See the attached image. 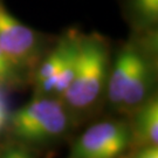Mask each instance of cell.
Here are the masks:
<instances>
[{
    "mask_svg": "<svg viewBox=\"0 0 158 158\" xmlns=\"http://www.w3.org/2000/svg\"><path fill=\"white\" fill-rule=\"evenodd\" d=\"M8 119V109H7V103L4 95L0 91V131L4 128Z\"/></svg>",
    "mask_w": 158,
    "mask_h": 158,
    "instance_id": "13",
    "label": "cell"
},
{
    "mask_svg": "<svg viewBox=\"0 0 158 158\" xmlns=\"http://www.w3.org/2000/svg\"><path fill=\"white\" fill-rule=\"evenodd\" d=\"M141 41L132 40L125 44L118 52L111 70L108 74V97L114 106H121L125 87L142 48Z\"/></svg>",
    "mask_w": 158,
    "mask_h": 158,
    "instance_id": "5",
    "label": "cell"
},
{
    "mask_svg": "<svg viewBox=\"0 0 158 158\" xmlns=\"http://www.w3.org/2000/svg\"><path fill=\"white\" fill-rule=\"evenodd\" d=\"M68 117L61 102L52 98H36L18 109L11 116L13 132L28 142H42L62 135Z\"/></svg>",
    "mask_w": 158,
    "mask_h": 158,
    "instance_id": "2",
    "label": "cell"
},
{
    "mask_svg": "<svg viewBox=\"0 0 158 158\" xmlns=\"http://www.w3.org/2000/svg\"><path fill=\"white\" fill-rule=\"evenodd\" d=\"M0 47L19 73L36 63L42 47L39 34L13 17L1 2Z\"/></svg>",
    "mask_w": 158,
    "mask_h": 158,
    "instance_id": "3",
    "label": "cell"
},
{
    "mask_svg": "<svg viewBox=\"0 0 158 158\" xmlns=\"http://www.w3.org/2000/svg\"><path fill=\"white\" fill-rule=\"evenodd\" d=\"M109 52L107 41L98 34L81 35L74 77L61 95L68 107L82 110L100 97L108 80Z\"/></svg>",
    "mask_w": 158,
    "mask_h": 158,
    "instance_id": "1",
    "label": "cell"
},
{
    "mask_svg": "<svg viewBox=\"0 0 158 158\" xmlns=\"http://www.w3.org/2000/svg\"><path fill=\"white\" fill-rule=\"evenodd\" d=\"M134 118V127L130 128L131 142L138 145L158 144V101L156 97H148L138 106Z\"/></svg>",
    "mask_w": 158,
    "mask_h": 158,
    "instance_id": "7",
    "label": "cell"
},
{
    "mask_svg": "<svg viewBox=\"0 0 158 158\" xmlns=\"http://www.w3.org/2000/svg\"><path fill=\"white\" fill-rule=\"evenodd\" d=\"M135 158H158V147L157 145L142 147L135 155Z\"/></svg>",
    "mask_w": 158,
    "mask_h": 158,
    "instance_id": "12",
    "label": "cell"
},
{
    "mask_svg": "<svg viewBox=\"0 0 158 158\" xmlns=\"http://www.w3.org/2000/svg\"><path fill=\"white\" fill-rule=\"evenodd\" d=\"M153 83V60L142 45L141 52L137 56L135 66L125 87L122 100V107L135 108L148 98Z\"/></svg>",
    "mask_w": 158,
    "mask_h": 158,
    "instance_id": "6",
    "label": "cell"
},
{
    "mask_svg": "<svg viewBox=\"0 0 158 158\" xmlns=\"http://www.w3.org/2000/svg\"><path fill=\"white\" fill-rule=\"evenodd\" d=\"M19 72L14 68L11 61L0 47V88L15 82Z\"/></svg>",
    "mask_w": 158,
    "mask_h": 158,
    "instance_id": "10",
    "label": "cell"
},
{
    "mask_svg": "<svg viewBox=\"0 0 158 158\" xmlns=\"http://www.w3.org/2000/svg\"><path fill=\"white\" fill-rule=\"evenodd\" d=\"M0 158H33L29 151L23 148H12L2 153Z\"/></svg>",
    "mask_w": 158,
    "mask_h": 158,
    "instance_id": "11",
    "label": "cell"
},
{
    "mask_svg": "<svg viewBox=\"0 0 158 158\" xmlns=\"http://www.w3.org/2000/svg\"><path fill=\"white\" fill-rule=\"evenodd\" d=\"M131 144L130 127L106 121L85 130L75 142L70 158H117Z\"/></svg>",
    "mask_w": 158,
    "mask_h": 158,
    "instance_id": "4",
    "label": "cell"
},
{
    "mask_svg": "<svg viewBox=\"0 0 158 158\" xmlns=\"http://www.w3.org/2000/svg\"><path fill=\"white\" fill-rule=\"evenodd\" d=\"M80 36L81 34L69 32L59 41L55 48H53L51 53L40 62L39 67L36 69V73H35L36 85L45 80L54 77L62 69L69 56L77 48Z\"/></svg>",
    "mask_w": 158,
    "mask_h": 158,
    "instance_id": "8",
    "label": "cell"
},
{
    "mask_svg": "<svg viewBox=\"0 0 158 158\" xmlns=\"http://www.w3.org/2000/svg\"><path fill=\"white\" fill-rule=\"evenodd\" d=\"M130 7L144 25H153L158 18V0H129Z\"/></svg>",
    "mask_w": 158,
    "mask_h": 158,
    "instance_id": "9",
    "label": "cell"
}]
</instances>
